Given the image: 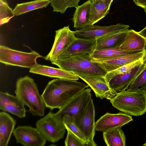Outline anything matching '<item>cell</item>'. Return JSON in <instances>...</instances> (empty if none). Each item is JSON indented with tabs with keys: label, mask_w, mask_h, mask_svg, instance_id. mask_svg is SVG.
I'll use <instances>...</instances> for the list:
<instances>
[{
	"label": "cell",
	"mask_w": 146,
	"mask_h": 146,
	"mask_svg": "<svg viewBox=\"0 0 146 146\" xmlns=\"http://www.w3.org/2000/svg\"><path fill=\"white\" fill-rule=\"evenodd\" d=\"M89 86L77 80L57 78L48 82L41 96L46 107L59 110Z\"/></svg>",
	"instance_id": "cell-1"
},
{
	"label": "cell",
	"mask_w": 146,
	"mask_h": 146,
	"mask_svg": "<svg viewBox=\"0 0 146 146\" xmlns=\"http://www.w3.org/2000/svg\"><path fill=\"white\" fill-rule=\"evenodd\" d=\"M16 96L28 107L33 115H44L46 106L34 80L28 76L18 78L15 91Z\"/></svg>",
	"instance_id": "cell-2"
},
{
	"label": "cell",
	"mask_w": 146,
	"mask_h": 146,
	"mask_svg": "<svg viewBox=\"0 0 146 146\" xmlns=\"http://www.w3.org/2000/svg\"><path fill=\"white\" fill-rule=\"evenodd\" d=\"M110 102L114 107L128 115H141L146 111V91L143 88L127 89L117 93Z\"/></svg>",
	"instance_id": "cell-3"
},
{
	"label": "cell",
	"mask_w": 146,
	"mask_h": 146,
	"mask_svg": "<svg viewBox=\"0 0 146 146\" xmlns=\"http://www.w3.org/2000/svg\"><path fill=\"white\" fill-rule=\"evenodd\" d=\"M90 54L78 55L51 61L64 70L73 72L84 73L105 77L107 73L97 64L91 61Z\"/></svg>",
	"instance_id": "cell-4"
},
{
	"label": "cell",
	"mask_w": 146,
	"mask_h": 146,
	"mask_svg": "<svg viewBox=\"0 0 146 146\" xmlns=\"http://www.w3.org/2000/svg\"><path fill=\"white\" fill-rule=\"evenodd\" d=\"M38 58L43 57L34 51L27 52L0 46V62L6 65L31 69L37 64L36 60Z\"/></svg>",
	"instance_id": "cell-5"
},
{
	"label": "cell",
	"mask_w": 146,
	"mask_h": 146,
	"mask_svg": "<svg viewBox=\"0 0 146 146\" xmlns=\"http://www.w3.org/2000/svg\"><path fill=\"white\" fill-rule=\"evenodd\" d=\"M36 126L46 141L53 143L63 138L66 129L62 119L51 111L38 120Z\"/></svg>",
	"instance_id": "cell-6"
},
{
	"label": "cell",
	"mask_w": 146,
	"mask_h": 146,
	"mask_svg": "<svg viewBox=\"0 0 146 146\" xmlns=\"http://www.w3.org/2000/svg\"><path fill=\"white\" fill-rule=\"evenodd\" d=\"M95 117V107L91 98L84 111L74 120L87 140V146H97L94 140L96 130Z\"/></svg>",
	"instance_id": "cell-7"
},
{
	"label": "cell",
	"mask_w": 146,
	"mask_h": 146,
	"mask_svg": "<svg viewBox=\"0 0 146 146\" xmlns=\"http://www.w3.org/2000/svg\"><path fill=\"white\" fill-rule=\"evenodd\" d=\"M91 91L90 88L85 89L59 109L55 115L62 119L64 115H68L74 120L83 112L92 98Z\"/></svg>",
	"instance_id": "cell-8"
},
{
	"label": "cell",
	"mask_w": 146,
	"mask_h": 146,
	"mask_svg": "<svg viewBox=\"0 0 146 146\" xmlns=\"http://www.w3.org/2000/svg\"><path fill=\"white\" fill-rule=\"evenodd\" d=\"M74 73L90 87L97 97L110 100L115 97L116 94L110 89L105 77L81 72Z\"/></svg>",
	"instance_id": "cell-9"
},
{
	"label": "cell",
	"mask_w": 146,
	"mask_h": 146,
	"mask_svg": "<svg viewBox=\"0 0 146 146\" xmlns=\"http://www.w3.org/2000/svg\"><path fill=\"white\" fill-rule=\"evenodd\" d=\"M55 36L53 45L49 53L44 58L51 61L55 59L67 49L77 38L69 26L64 27L55 31Z\"/></svg>",
	"instance_id": "cell-10"
},
{
	"label": "cell",
	"mask_w": 146,
	"mask_h": 146,
	"mask_svg": "<svg viewBox=\"0 0 146 146\" xmlns=\"http://www.w3.org/2000/svg\"><path fill=\"white\" fill-rule=\"evenodd\" d=\"M13 133L17 143L25 146H43L47 141L36 128L31 126H18Z\"/></svg>",
	"instance_id": "cell-11"
},
{
	"label": "cell",
	"mask_w": 146,
	"mask_h": 146,
	"mask_svg": "<svg viewBox=\"0 0 146 146\" xmlns=\"http://www.w3.org/2000/svg\"><path fill=\"white\" fill-rule=\"evenodd\" d=\"M129 27V25L119 23L108 26L94 25L85 29L73 31V32L77 37L96 39L110 33L128 31Z\"/></svg>",
	"instance_id": "cell-12"
},
{
	"label": "cell",
	"mask_w": 146,
	"mask_h": 146,
	"mask_svg": "<svg viewBox=\"0 0 146 146\" xmlns=\"http://www.w3.org/2000/svg\"><path fill=\"white\" fill-rule=\"evenodd\" d=\"M133 120L131 116L123 112L107 113L95 122V130L103 133L111 129L121 127Z\"/></svg>",
	"instance_id": "cell-13"
},
{
	"label": "cell",
	"mask_w": 146,
	"mask_h": 146,
	"mask_svg": "<svg viewBox=\"0 0 146 146\" xmlns=\"http://www.w3.org/2000/svg\"><path fill=\"white\" fill-rule=\"evenodd\" d=\"M144 51H139L124 56L106 59L91 58V61L97 64L107 73L122 66L141 58Z\"/></svg>",
	"instance_id": "cell-14"
},
{
	"label": "cell",
	"mask_w": 146,
	"mask_h": 146,
	"mask_svg": "<svg viewBox=\"0 0 146 146\" xmlns=\"http://www.w3.org/2000/svg\"><path fill=\"white\" fill-rule=\"evenodd\" d=\"M96 44V39L77 37L56 59L63 58L80 54L91 55L95 50Z\"/></svg>",
	"instance_id": "cell-15"
},
{
	"label": "cell",
	"mask_w": 146,
	"mask_h": 146,
	"mask_svg": "<svg viewBox=\"0 0 146 146\" xmlns=\"http://www.w3.org/2000/svg\"><path fill=\"white\" fill-rule=\"evenodd\" d=\"M142 64H141L129 71L117 75L111 79L108 84L113 92L116 95L127 90L141 71Z\"/></svg>",
	"instance_id": "cell-16"
},
{
	"label": "cell",
	"mask_w": 146,
	"mask_h": 146,
	"mask_svg": "<svg viewBox=\"0 0 146 146\" xmlns=\"http://www.w3.org/2000/svg\"><path fill=\"white\" fill-rule=\"evenodd\" d=\"M24 105L16 96L7 92H0V109L20 118L26 116V110Z\"/></svg>",
	"instance_id": "cell-17"
},
{
	"label": "cell",
	"mask_w": 146,
	"mask_h": 146,
	"mask_svg": "<svg viewBox=\"0 0 146 146\" xmlns=\"http://www.w3.org/2000/svg\"><path fill=\"white\" fill-rule=\"evenodd\" d=\"M30 73L42 75L51 78L77 80L79 77L74 73L65 71L60 68L37 64L30 69Z\"/></svg>",
	"instance_id": "cell-18"
},
{
	"label": "cell",
	"mask_w": 146,
	"mask_h": 146,
	"mask_svg": "<svg viewBox=\"0 0 146 146\" xmlns=\"http://www.w3.org/2000/svg\"><path fill=\"white\" fill-rule=\"evenodd\" d=\"M146 39L134 30L129 29L125 39L119 46L120 49L128 52L143 51Z\"/></svg>",
	"instance_id": "cell-19"
},
{
	"label": "cell",
	"mask_w": 146,
	"mask_h": 146,
	"mask_svg": "<svg viewBox=\"0 0 146 146\" xmlns=\"http://www.w3.org/2000/svg\"><path fill=\"white\" fill-rule=\"evenodd\" d=\"M91 4V1L88 0L76 8L72 19L75 29L81 30L92 26L90 20Z\"/></svg>",
	"instance_id": "cell-20"
},
{
	"label": "cell",
	"mask_w": 146,
	"mask_h": 146,
	"mask_svg": "<svg viewBox=\"0 0 146 146\" xmlns=\"http://www.w3.org/2000/svg\"><path fill=\"white\" fill-rule=\"evenodd\" d=\"M16 124L15 120L8 113L0 112V146L8 145Z\"/></svg>",
	"instance_id": "cell-21"
},
{
	"label": "cell",
	"mask_w": 146,
	"mask_h": 146,
	"mask_svg": "<svg viewBox=\"0 0 146 146\" xmlns=\"http://www.w3.org/2000/svg\"><path fill=\"white\" fill-rule=\"evenodd\" d=\"M128 31L114 32L96 38L95 50L106 49L120 46L123 42Z\"/></svg>",
	"instance_id": "cell-22"
},
{
	"label": "cell",
	"mask_w": 146,
	"mask_h": 146,
	"mask_svg": "<svg viewBox=\"0 0 146 146\" xmlns=\"http://www.w3.org/2000/svg\"><path fill=\"white\" fill-rule=\"evenodd\" d=\"M90 20L92 25L109 13L111 5L101 0H91Z\"/></svg>",
	"instance_id": "cell-23"
},
{
	"label": "cell",
	"mask_w": 146,
	"mask_h": 146,
	"mask_svg": "<svg viewBox=\"0 0 146 146\" xmlns=\"http://www.w3.org/2000/svg\"><path fill=\"white\" fill-rule=\"evenodd\" d=\"M104 140L108 146H125L126 138L121 127L110 129L103 133Z\"/></svg>",
	"instance_id": "cell-24"
},
{
	"label": "cell",
	"mask_w": 146,
	"mask_h": 146,
	"mask_svg": "<svg viewBox=\"0 0 146 146\" xmlns=\"http://www.w3.org/2000/svg\"><path fill=\"white\" fill-rule=\"evenodd\" d=\"M50 3V0H35L18 3L13 11L15 15L19 16L33 10L45 8Z\"/></svg>",
	"instance_id": "cell-25"
},
{
	"label": "cell",
	"mask_w": 146,
	"mask_h": 146,
	"mask_svg": "<svg viewBox=\"0 0 146 146\" xmlns=\"http://www.w3.org/2000/svg\"><path fill=\"white\" fill-rule=\"evenodd\" d=\"M119 46L105 49L95 50L90 55V57L92 58L95 59L110 58L124 56L138 52L123 50L120 49Z\"/></svg>",
	"instance_id": "cell-26"
},
{
	"label": "cell",
	"mask_w": 146,
	"mask_h": 146,
	"mask_svg": "<svg viewBox=\"0 0 146 146\" xmlns=\"http://www.w3.org/2000/svg\"><path fill=\"white\" fill-rule=\"evenodd\" d=\"M54 12L64 13L68 8H76L80 0H50Z\"/></svg>",
	"instance_id": "cell-27"
},
{
	"label": "cell",
	"mask_w": 146,
	"mask_h": 146,
	"mask_svg": "<svg viewBox=\"0 0 146 146\" xmlns=\"http://www.w3.org/2000/svg\"><path fill=\"white\" fill-rule=\"evenodd\" d=\"M62 120L67 131H70L85 142L86 145L87 140L76 124L73 118L69 115H66L63 117Z\"/></svg>",
	"instance_id": "cell-28"
},
{
	"label": "cell",
	"mask_w": 146,
	"mask_h": 146,
	"mask_svg": "<svg viewBox=\"0 0 146 146\" xmlns=\"http://www.w3.org/2000/svg\"><path fill=\"white\" fill-rule=\"evenodd\" d=\"M142 64V58L138 60L122 66L108 73L105 78L108 84L109 81L115 76L127 72L136 66Z\"/></svg>",
	"instance_id": "cell-29"
},
{
	"label": "cell",
	"mask_w": 146,
	"mask_h": 146,
	"mask_svg": "<svg viewBox=\"0 0 146 146\" xmlns=\"http://www.w3.org/2000/svg\"><path fill=\"white\" fill-rule=\"evenodd\" d=\"M13 10L6 1L0 0V25L8 23L14 16Z\"/></svg>",
	"instance_id": "cell-30"
},
{
	"label": "cell",
	"mask_w": 146,
	"mask_h": 146,
	"mask_svg": "<svg viewBox=\"0 0 146 146\" xmlns=\"http://www.w3.org/2000/svg\"><path fill=\"white\" fill-rule=\"evenodd\" d=\"M142 67L141 71L131 84L127 89H135L143 88L146 91V64L144 66H142Z\"/></svg>",
	"instance_id": "cell-31"
},
{
	"label": "cell",
	"mask_w": 146,
	"mask_h": 146,
	"mask_svg": "<svg viewBox=\"0 0 146 146\" xmlns=\"http://www.w3.org/2000/svg\"><path fill=\"white\" fill-rule=\"evenodd\" d=\"M66 137L65 141L66 146H85L86 143L72 133L67 130Z\"/></svg>",
	"instance_id": "cell-32"
},
{
	"label": "cell",
	"mask_w": 146,
	"mask_h": 146,
	"mask_svg": "<svg viewBox=\"0 0 146 146\" xmlns=\"http://www.w3.org/2000/svg\"><path fill=\"white\" fill-rule=\"evenodd\" d=\"M133 1L137 6L144 9L146 8V0H133Z\"/></svg>",
	"instance_id": "cell-33"
},
{
	"label": "cell",
	"mask_w": 146,
	"mask_h": 146,
	"mask_svg": "<svg viewBox=\"0 0 146 146\" xmlns=\"http://www.w3.org/2000/svg\"><path fill=\"white\" fill-rule=\"evenodd\" d=\"M145 39L146 42L143 50V51H144V54L142 57L143 63L142 65L143 66H144L146 64V38H145Z\"/></svg>",
	"instance_id": "cell-34"
},
{
	"label": "cell",
	"mask_w": 146,
	"mask_h": 146,
	"mask_svg": "<svg viewBox=\"0 0 146 146\" xmlns=\"http://www.w3.org/2000/svg\"><path fill=\"white\" fill-rule=\"evenodd\" d=\"M138 33L140 35L146 38V27Z\"/></svg>",
	"instance_id": "cell-35"
},
{
	"label": "cell",
	"mask_w": 146,
	"mask_h": 146,
	"mask_svg": "<svg viewBox=\"0 0 146 146\" xmlns=\"http://www.w3.org/2000/svg\"><path fill=\"white\" fill-rule=\"evenodd\" d=\"M111 5V3L113 1V0H101Z\"/></svg>",
	"instance_id": "cell-36"
},
{
	"label": "cell",
	"mask_w": 146,
	"mask_h": 146,
	"mask_svg": "<svg viewBox=\"0 0 146 146\" xmlns=\"http://www.w3.org/2000/svg\"><path fill=\"white\" fill-rule=\"evenodd\" d=\"M144 11L145 13L146 14V8L145 9H144Z\"/></svg>",
	"instance_id": "cell-37"
},
{
	"label": "cell",
	"mask_w": 146,
	"mask_h": 146,
	"mask_svg": "<svg viewBox=\"0 0 146 146\" xmlns=\"http://www.w3.org/2000/svg\"><path fill=\"white\" fill-rule=\"evenodd\" d=\"M143 146H146V143L143 145Z\"/></svg>",
	"instance_id": "cell-38"
},
{
	"label": "cell",
	"mask_w": 146,
	"mask_h": 146,
	"mask_svg": "<svg viewBox=\"0 0 146 146\" xmlns=\"http://www.w3.org/2000/svg\"></svg>",
	"instance_id": "cell-39"
}]
</instances>
